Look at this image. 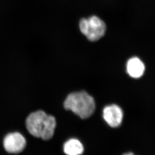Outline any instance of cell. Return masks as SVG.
Listing matches in <instances>:
<instances>
[{"label": "cell", "mask_w": 155, "mask_h": 155, "mask_svg": "<svg viewBox=\"0 0 155 155\" xmlns=\"http://www.w3.org/2000/svg\"><path fill=\"white\" fill-rule=\"evenodd\" d=\"M127 70L130 76L137 79L141 77L144 74L145 64L140 58L137 57H133L127 61Z\"/></svg>", "instance_id": "obj_6"}, {"label": "cell", "mask_w": 155, "mask_h": 155, "mask_svg": "<svg viewBox=\"0 0 155 155\" xmlns=\"http://www.w3.org/2000/svg\"><path fill=\"white\" fill-rule=\"evenodd\" d=\"M64 106L82 119H86L94 113L96 104L92 96L86 91H80L69 94L64 100Z\"/></svg>", "instance_id": "obj_2"}, {"label": "cell", "mask_w": 155, "mask_h": 155, "mask_svg": "<svg viewBox=\"0 0 155 155\" xmlns=\"http://www.w3.org/2000/svg\"><path fill=\"white\" fill-rule=\"evenodd\" d=\"M122 155H135L133 153H125Z\"/></svg>", "instance_id": "obj_8"}, {"label": "cell", "mask_w": 155, "mask_h": 155, "mask_svg": "<svg viewBox=\"0 0 155 155\" xmlns=\"http://www.w3.org/2000/svg\"><path fill=\"white\" fill-rule=\"evenodd\" d=\"M79 27L81 32L90 41H97L106 32V24L101 19L96 16L82 18L79 22Z\"/></svg>", "instance_id": "obj_3"}, {"label": "cell", "mask_w": 155, "mask_h": 155, "mask_svg": "<svg viewBox=\"0 0 155 155\" xmlns=\"http://www.w3.org/2000/svg\"><path fill=\"white\" fill-rule=\"evenodd\" d=\"M124 116L122 110L117 105H109L103 110V117L107 124L112 127H117L122 123Z\"/></svg>", "instance_id": "obj_5"}, {"label": "cell", "mask_w": 155, "mask_h": 155, "mask_svg": "<svg viewBox=\"0 0 155 155\" xmlns=\"http://www.w3.org/2000/svg\"><path fill=\"white\" fill-rule=\"evenodd\" d=\"M26 125L32 136L48 140L54 136L56 120L54 116L39 110L29 115L26 120Z\"/></svg>", "instance_id": "obj_1"}, {"label": "cell", "mask_w": 155, "mask_h": 155, "mask_svg": "<svg viewBox=\"0 0 155 155\" xmlns=\"http://www.w3.org/2000/svg\"><path fill=\"white\" fill-rule=\"evenodd\" d=\"M64 151L67 155H80L83 153V146L77 139H70L64 143Z\"/></svg>", "instance_id": "obj_7"}, {"label": "cell", "mask_w": 155, "mask_h": 155, "mask_svg": "<svg viewBox=\"0 0 155 155\" xmlns=\"http://www.w3.org/2000/svg\"><path fill=\"white\" fill-rule=\"evenodd\" d=\"M25 137L19 133H10L5 137L3 145L7 152L18 154L21 152L26 146Z\"/></svg>", "instance_id": "obj_4"}]
</instances>
